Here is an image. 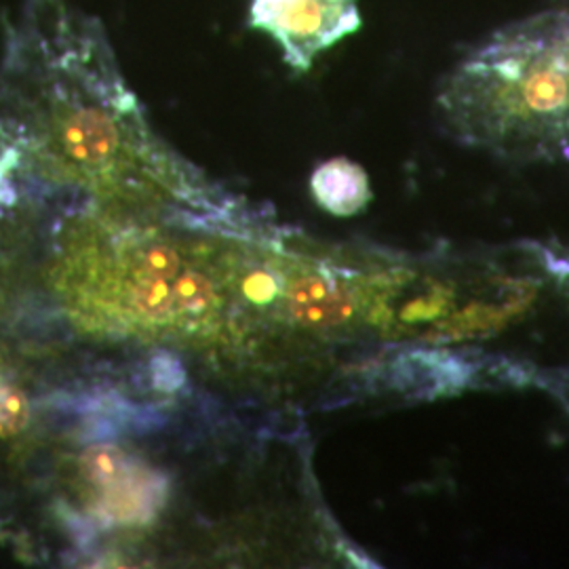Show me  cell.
Returning a JSON list of instances; mask_svg holds the SVG:
<instances>
[{"mask_svg": "<svg viewBox=\"0 0 569 569\" xmlns=\"http://www.w3.org/2000/svg\"><path fill=\"white\" fill-rule=\"evenodd\" d=\"M456 138L510 157L569 152V11L515 21L472 47L439 91Z\"/></svg>", "mask_w": 569, "mask_h": 569, "instance_id": "6da1fadb", "label": "cell"}, {"mask_svg": "<svg viewBox=\"0 0 569 569\" xmlns=\"http://www.w3.org/2000/svg\"><path fill=\"white\" fill-rule=\"evenodd\" d=\"M359 0H253L251 26L279 44L284 61L306 72L333 44L361 28Z\"/></svg>", "mask_w": 569, "mask_h": 569, "instance_id": "7a4b0ae2", "label": "cell"}, {"mask_svg": "<svg viewBox=\"0 0 569 569\" xmlns=\"http://www.w3.org/2000/svg\"><path fill=\"white\" fill-rule=\"evenodd\" d=\"M310 183L317 203L336 216H352L361 211L371 197L366 171L346 159L321 164Z\"/></svg>", "mask_w": 569, "mask_h": 569, "instance_id": "3957f363", "label": "cell"}, {"mask_svg": "<svg viewBox=\"0 0 569 569\" xmlns=\"http://www.w3.org/2000/svg\"><path fill=\"white\" fill-rule=\"evenodd\" d=\"M30 406L23 390L11 385H0V439L13 437L28 427Z\"/></svg>", "mask_w": 569, "mask_h": 569, "instance_id": "277c9868", "label": "cell"}]
</instances>
